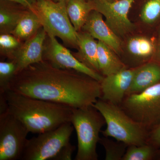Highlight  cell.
I'll return each instance as SVG.
<instances>
[{"mask_svg": "<svg viewBox=\"0 0 160 160\" xmlns=\"http://www.w3.org/2000/svg\"><path fill=\"white\" fill-rule=\"evenodd\" d=\"M8 90L72 108L91 106L102 96L97 80L74 69L56 68L44 60L15 75Z\"/></svg>", "mask_w": 160, "mask_h": 160, "instance_id": "cell-1", "label": "cell"}, {"mask_svg": "<svg viewBox=\"0 0 160 160\" xmlns=\"http://www.w3.org/2000/svg\"><path fill=\"white\" fill-rule=\"evenodd\" d=\"M4 94L7 110L21 121L29 132L38 134L71 122L73 108L70 106L25 96L10 90Z\"/></svg>", "mask_w": 160, "mask_h": 160, "instance_id": "cell-2", "label": "cell"}, {"mask_svg": "<svg viewBox=\"0 0 160 160\" xmlns=\"http://www.w3.org/2000/svg\"><path fill=\"white\" fill-rule=\"evenodd\" d=\"M92 105L106 121V128L101 131L104 136L113 138L128 146L147 144L149 131L126 114L119 106L100 98Z\"/></svg>", "mask_w": 160, "mask_h": 160, "instance_id": "cell-3", "label": "cell"}, {"mask_svg": "<svg viewBox=\"0 0 160 160\" xmlns=\"http://www.w3.org/2000/svg\"><path fill=\"white\" fill-rule=\"evenodd\" d=\"M71 122L76 131L78 151L75 160H98L97 145L105 119L93 105L85 108H73Z\"/></svg>", "mask_w": 160, "mask_h": 160, "instance_id": "cell-4", "label": "cell"}, {"mask_svg": "<svg viewBox=\"0 0 160 160\" xmlns=\"http://www.w3.org/2000/svg\"><path fill=\"white\" fill-rule=\"evenodd\" d=\"M34 11L47 34L59 38L66 45L78 49L77 32L68 16L66 3L53 0H37Z\"/></svg>", "mask_w": 160, "mask_h": 160, "instance_id": "cell-5", "label": "cell"}, {"mask_svg": "<svg viewBox=\"0 0 160 160\" xmlns=\"http://www.w3.org/2000/svg\"><path fill=\"white\" fill-rule=\"evenodd\" d=\"M121 108L149 132L160 125V82L138 93L127 95Z\"/></svg>", "mask_w": 160, "mask_h": 160, "instance_id": "cell-6", "label": "cell"}, {"mask_svg": "<svg viewBox=\"0 0 160 160\" xmlns=\"http://www.w3.org/2000/svg\"><path fill=\"white\" fill-rule=\"evenodd\" d=\"M71 122L28 139L22 160H53L68 143L74 129Z\"/></svg>", "mask_w": 160, "mask_h": 160, "instance_id": "cell-7", "label": "cell"}, {"mask_svg": "<svg viewBox=\"0 0 160 160\" xmlns=\"http://www.w3.org/2000/svg\"><path fill=\"white\" fill-rule=\"evenodd\" d=\"M29 132L8 110L0 113V160H21Z\"/></svg>", "mask_w": 160, "mask_h": 160, "instance_id": "cell-8", "label": "cell"}, {"mask_svg": "<svg viewBox=\"0 0 160 160\" xmlns=\"http://www.w3.org/2000/svg\"><path fill=\"white\" fill-rule=\"evenodd\" d=\"M93 10L106 18V22L119 37H123L134 31L135 26L128 15L134 0H88Z\"/></svg>", "mask_w": 160, "mask_h": 160, "instance_id": "cell-9", "label": "cell"}, {"mask_svg": "<svg viewBox=\"0 0 160 160\" xmlns=\"http://www.w3.org/2000/svg\"><path fill=\"white\" fill-rule=\"evenodd\" d=\"M46 39L43 52L44 61L59 69H74L89 76L100 82L103 79L102 75L81 62L69 50L58 42L55 37L47 34Z\"/></svg>", "mask_w": 160, "mask_h": 160, "instance_id": "cell-10", "label": "cell"}, {"mask_svg": "<svg viewBox=\"0 0 160 160\" xmlns=\"http://www.w3.org/2000/svg\"><path fill=\"white\" fill-rule=\"evenodd\" d=\"M134 72V68H127L104 76L100 82L102 96L100 99L120 106L127 95Z\"/></svg>", "mask_w": 160, "mask_h": 160, "instance_id": "cell-11", "label": "cell"}, {"mask_svg": "<svg viewBox=\"0 0 160 160\" xmlns=\"http://www.w3.org/2000/svg\"><path fill=\"white\" fill-rule=\"evenodd\" d=\"M47 35L45 29L41 27L33 36L24 42L14 52L11 60L16 65V74L32 64L43 61L44 45Z\"/></svg>", "mask_w": 160, "mask_h": 160, "instance_id": "cell-12", "label": "cell"}, {"mask_svg": "<svg viewBox=\"0 0 160 160\" xmlns=\"http://www.w3.org/2000/svg\"><path fill=\"white\" fill-rule=\"evenodd\" d=\"M83 31L91 35L92 37L106 44L118 55L122 52V42L103 20L102 15L98 12L92 10L84 26Z\"/></svg>", "mask_w": 160, "mask_h": 160, "instance_id": "cell-13", "label": "cell"}, {"mask_svg": "<svg viewBox=\"0 0 160 160\" xmlns=\"http://www.w3.org/2000/svg\"><path fill=\"white\" fill-rule=\"evenodd\" d=\"M134 69L133 79L127 95L140 93L160 82V63L149 61Z\"/></svg>", "mask_w": 160, "mask_h": 160, "instance_id": "cell-14", "label": "cell"}, {"mask_svg": "<svg viewBox=\"0 0 160 160\" xmlns=\"http://www.w3.org/2000/svg\"><path fill=\"white\" fill-rule=\"evenodd\" d=\"M126 49L131 57L132 68L152 61L155 52V41L143 36L130 38L126 44Z\"/></svg>", "mask_w": 160, "mask_h": 160, "instance_id": "cell-15", "label": "cell"}, {"mask_svg": "<svg viewBox=\"0 0 160 160\" xmlns=\"http://www.w3.org/2000/svg\"><path fill=\"white\" fill-rule=\"evenodd\" d=\"M77 39L79 51L73 55L85 66L100 73L97 58L98 42L85 31L77 32Z\"/></svg>", "mask_w": 160, "mask_h": 160, "instance_id": "cell-16", "label": "cell"}, {"mask_svg": "<svg viewBox=\"0 0 160 160\" xmlns=\"http://www.w3.org/2000/svg\"><path fill=\"white\" fill-rule=\"evenodd\" d=\"M109 46L98 41L97 58L100 73L103 76L117 73L128 68Z\"/></svg>", "mask_w": 160, "mask_h": 160, "instance_id": "cell-17", "label": "cell"}, {"mask_svg": "<svg viewBox=\"0 0 160 160\" xmlns=\"http://www.w3.org/2000/svg\"><path fill=\"white\" fill-rule=\"evenodd\" d=\"M42 27L38 16L34 10L25 11L11 34L21 42L29 39Z\"/></svg>", "mask_w": 160, "mask_h": 160, "instance_id": "cell-18", "label": "cell"}, {"mask_svg": "<svg viewBox=\"0 0 160 160\" xmlns=\"http://www.w3.org/2000/svg\"><path fill=\"white\" fill-rule=\"evenodd\" d=\"M67 13L77 32L80 31L86 22L92 6L88 0H69L66 3Z\"/></svg>", "mask_w": 160, "mask_h": 160, "instance_id": "cell-19", "label": "cell"}, {"mask_svg": "<svg viewBox=\"0 0 160 160\" xmlns=\"http://www.w3.org/2000/svg\"><path fill=\"white\" fill-rule=\"evenodd\" d=\"M25 12L6 5L1 2L0 7L1 33L11 34Z\"/></svg>", "mask_w": 160, "mask_h": 160, "instance_id": "cell-20", "label": "cell"}, {"mask_svg": "<svg viewBox=\"0 0 160 160\" xmlns=\"http://www.w3.org/2000/svg\"><path fill=\"white\" fill-rule=\"evenodd\" d=\"M158 149L149 144L128 146L122 160H154Z\"/></svg>", "mask_w": 160, "mask_h": 160, "instance_id": "cell-21", "label": "cell"}, {"mask_svg": "<svg viewBox=\"0 0 160 160\" xmlns=\"http://www.w3.org/2000/svg\"><path fill=\"white\" fill-rule=\"evenodd\" d=\"M99 143L104 147L106 160H122L128 145L123 142L109 139V137L100 138Z\"/></svg>", "mask_w": 160, "mask_h": 160, "instance_id": "cell-22", "label": "cell"}, {"mask_svg": "<svg viewBox=\"0 0 160 160\" xmlns=\"http://www.w3.org/2000/svg\"><path fill=\"white\" fill-rule=\"evenodd\" d=\"M141 20L146 25H160V0H147L140 14Z\"/></svg>", "mask_w": 160, "mask_h": 160, "instance_id": "cell-23", "label": "cell"}, {"mask_svg": "<svg viewBox=\"0 0 160 160\" xmlns=\"http://www.w3.org/2000/svg\"><path fill=\"white\" fill-rule=\"evenodd\" d=\"M17 67L13 61L0 62V92L8 90L9 84L16 72Z\"/></svg>", "mask_w": 160, "mask_h": 160, "instance_id": "cell-24", "label": "cell"}, {"mask_svg": "<svg viewBox=\"0 0 160 160\" xmlns=\"http://www.w3.org/2000/svg\"><path fill=\"white\" fill-rule=\"evenodd\" d=\"M22 45L21 41L10 33H2L0 36L1 53L11 59L14 52Z\"/></svg>", "mask_w": 160, "mask_h": 160, "instance_id": "cell-25", "label": "cell"}, {"mask_svg": "<svg viewBox=\"0 0 160 160\" xmlns=\"http://www.w3.org/2000/svg\"><path fill=\"white\" fill-rule=\"evenodd\" d=\"M75 149V146L69 142L63 147L53 160H71L72 153Z\"/></svg>", "mask_w": 160, "mask_h": 160, "instance_id": "cell-26", "label": "cell"}, {"mask_svg": "<svg viewBox=\"0 0 160 160\" xmlns=\"http://www.w3.org/2000/svg\"><path fill=\"white\" fill-rule=\"evenodd\" d=\"M147 144H150L157 149L160 148V125L149 131Z\"/></svg>", "mask_w": 160, "mask_h": 160, "instance_id": "cell-27", "label": "cell"}, {"mask_svg": "<svg viewBox=\"0 0 160 160\" xmlns=\"http://www.w3.org/2000/svg\"><path fill=\"white\" fill-rule=\"evenodd\" d=\"M155 52L152 61L160 63V25L158 26L156 38L155 41Z\"/></svg>", "mask_w": 160, "mask_h": 160, "instance_id": "cell-28", "label": "cell"}, {"mask_svg": "<svg viewBox=\"0 0 160 160\" xmlns=\"http://www.w3.org/2000/svg\"><path fill=\"white\" fill-rule=\"evenodd\" d=\"M18 3L30 10H34L36 1L34 0H2Z\"/></svg>", "mask_w": 160, "mask_h": 160, "instance_id": "cell-29", "label": "cell"}, {"mask_svg": "<svg viewBox=\"0 0 160 160\" xmlns=\"http://www.w3.org/2000/svg\"><path fill=\"white\" fill-rule=\"evenodd\" d=\"M154 160H160V148L157 151Z\"/></svg>", "mask_w": 160, "mask_h": 160, "instance_id": "cell-30", "label": "cell"}, {"mask_svg": "<svg viewBox=\"0 0 160 160\" xmlns=\"http://www.w3.org/2000/svg\"><path fill=\"white\" fill-rule=\"evenodd\" d=\"M55 2H65L67 3L69 0H53Z\"/></svg>", "mask_w": 160, "mask_h": 160, "instance_id": "cell-31", "label": "cell"}, {"mask_svg": "<svg viewBox=\"0 0 160 160\" xmlns=\"http://www.w3.org/2000/svg\"><path fill=\"white\" fill-rule=\"evenodd\" d=\"M107 1H109V2H112V1H114L115 0H107Z\"/></svg>", "mask_w": 160, "mask_h": 160, "instance_id": "cell-32", "label": "cell"}]
</instances>
